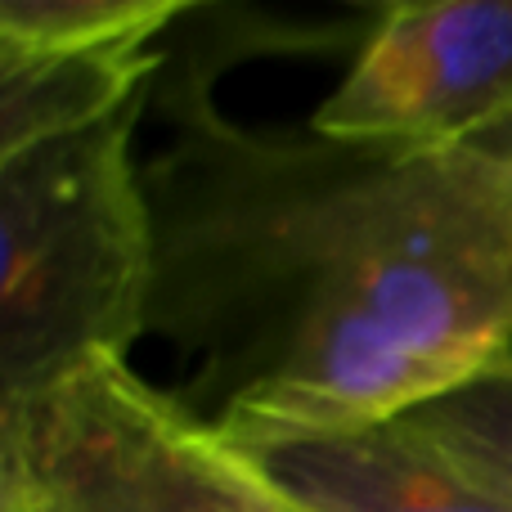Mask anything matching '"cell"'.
Masks as SVG:
<instances>
[{
	"label": "cell",
	"mask_w": 512,
	"mask_h": 512,
	"mask_svg": "<svg viewBox=\"0 0 512 512\" xmlns=\"http://www.w3.org/2000/svg\"><path fill=\"white\" fill-rule=\"evenodd\" d=\"M149 333L216 427L391 423L512 351V153L252 131L144 162Z\"/></svg>",
	"instance_id": "obj_1"
},
{
	"label": "cell",
	"mask_w": 512,
	"mask_h": 512,
	"mask_svg": "<svg viewBox=\"0 0 512 512\" xmlns=\"http://www.w3.org/2000/svg\"><path fill=\"white\" fill-rule=\"evenodd\" d=\"M144 95L0 167V409L27 414L149 333Z\"/></svg>",
	"instance_id": "obj_2"
},
{
	"label": "cell",
	"mask_w": 512,
	"mask_h": 512,
	"mask_svg": "<svg viewBox=\"0 0 512 512\" xmlns=\"http://www.w3.org/2000/svg\"><path fill=\"white\" fill-rule=\"evenodd\" d=\"M27 481L36 512H279L221 432L131 360L27 409Z\"/></svg>",
	"instance_id": "obj_3"
},
{
	"label": "cell",
	"mask_w": 512,
	"mask_h": 512,
	"mask_svg": "<svg viewBox=\"0 0 512 512\" xmlns=\"http://www.w3.org/2000/svg\"><path fill=\"white\" fill-rule=\"evenodd\" d=\"M306 126L396 149H490L512 126V0L387 5Z\"/></svg>",
	"instance_id": "obj_4"
},
{
	"label": "cell",
	"mask_w": 512,
	"mask_h": 512,
	"mask_svg": "<svg viewBox=\"0 0 512 512\" xmlns=\"http://www.w3.org/2000/svg\"><path fill=\"white\" fill-rule=\"evenodd\" d=\"M216 427V423H212ZM279 512H512L405 418L346 427H216Z\"/></svg>",
	"instance_id": "obj_5"
},
{
	"label": "cell",
	"mask_w": 512,
	"mask_h": 512,
	"mask_svg": "<svg viewBox=\"0 0 512 512\" xmlns=\"http://www.w3.org/2000/svg\"><path fill=\"white\" fill-rule=\"evenodd\" d=\"M158 63L153 45L59 50L0 36V167L140 99Z\"/></svg>",
	"instance_id": "obj_6"
},
{
	"label": "cell",
	"mask_w": 512,
	"mask_h": 512,
	"mask_svg": "<svg viewBox=\"0 0 512 512\" xmlns=\"http://www.w3.org/2000/svg\"><path fill=\"white\" fill-rule=\"evenodd\" d=\"M405 423L512 504V351L463 387L418 405Z\"/></svg>",
	"instance_id": "obj_7"
}]
</instances>
